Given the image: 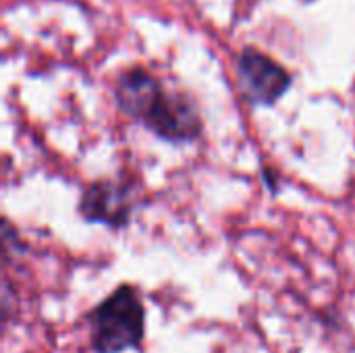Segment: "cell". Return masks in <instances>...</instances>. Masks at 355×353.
Returning <instances> with one entry per match:
<instances>
[{"instance_id":"6da1fadb","label":"cell","mask_w":355,"mask_h":353,"mask_svg":"<svg viewBox=\"0 0 355 353\" xmlns=\"http://www.w3.org/2000/svg\"><path fill=\"white\" fill-rule=\"evenodd\" d=\"M94 353H125L139 350L146 337V308L139 291L123 283L112 289L85 316Z\"/></svg>"},{"instance_id":"7a4b0ae2","label":"cell","mask_w":355,"mask_h":353,"mask_svg":"<svg viewBox=\"0 0 355 353\" xmlns=\"http://www.w3.org/2000/svg\"><path fill=\"white\" fill-rule=\"evenodd\" d=\"M141 204V191L133 183L100 179L83 187L77 212L83 221L110 229H125Z\"/></svg>"},{"instance_id":"3957f363","label":"cell","mask_w":355,"mask_h":353,"mask_svg":"<svg viewBox=\"0 0 355 353\" xmlns=\"http://www.w3.org/2000/svg\"><path fill=\"white\" fill-rule=\"evenodd\" d=\"M239 89L252 106H275L291 87L293 75L266 52L248 46L237 56Z\"/></svg>"},{"instance_id":"277c9868","label":"cell","mask_w":355,"mask_h":353,"mask_svg":"<svg viewBox=\"0 0 355 353\" xmlns=\"http://www.w3.org/2000/svg\"><path fill=\"white\" fill-rule=\"evenodd\" d=\"M141 125L156 137L177 146L193 144L204 131V121L196 102L185 94L166 89L150 108Z\"/></svg>"},{"instance_id":"5b68a950","label":"cell","mask_w":355,"mask_h":353,"mask_svg":"<svg viewBox=\"0 0 355 353\" xmlns=\"http://www.w3.org/2000/svg\"><path fill=\"white\" fill-rule=\"evenodd\" d=\"M162 92H164V85L160 83V79L154 77L144 67L125 69L116 77L114 89H112L116 108L125 117H129L137 123H141L146 119V114L156 104V100L160 98Z\"/></svg>"}]
</instances>
